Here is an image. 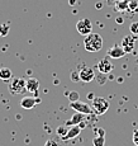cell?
Segmentation results:
<instances>
[{
	"label": "cell",
	"mask_w": 138,
	"mask_h": 146,
	"mask_svg": "<svg viewBox=\"0 0 138 146\" xmlns=\"http://www.w3.org/2000/svg\"><path fill=\"white\" fill-rule=\"evenodd\" d=\"M84 47L89 52H99L103 48V38L99 33H90L84 38Z\"/></svg>",
	"instance_id": "cell-1"
},
{
	"label": "cell",
	"mask_w": 138,
	"mask_h": 146,
	"mask_svg": "<svg viewBox=\"0 0 138 146\" xmlns=\"http://www.w3.org/2000/svg\"><path fill=\"white\" fill-rule=\"evenodd\" d=\"M109 102L103 97H95L91 100V108H92V113L96 116H101V114L106 113V111L109 109Z\"/></svg>",
	"instance_id": "cell-2"
},
{
	"label": "cell",
	"mask_w": 138,
	"mask_h": 146,
	"mask_svg": "<svg viewBox=\"0 0 138 146\" xmlns=\"http://www.w3.org/2000/svg\"><path fill=\"white\" fill-rule=\"evenodd\" d=\"M27 92V84L23 78H13L9 83V93L12 95H20Z\"/></svg>",
	"instance_id": "cell-3"
},
{
	"label": "cell",
	"mask_w": 138,
	"mask_h": 146,
	"mask_svg": "<svg viewBox=\"0 0 138 146\" xmlns=\"http://www.w3.org/2000/svg\"><path fill=\"white\" fill-rule=\"evenodd\" d=\"M76 29L81 36H88L92 32V23L89 18H83L76 23Z\"/></svg>",
	"instance_id": "cell-4"
},
{
	"label": "cell",
	"mask_w": 138,
	"mask_h": 146,
	"mask_svg": "<svg viewBox=\"0 0 138 146\" xmlns=\"http://www.w3.org/2000/svg\"><path fill=\"white\" fill-rule=\"evenodd\" d=\"M70 108L75 109V112L79 113H84V114H91L92 113V108L86 103H83L80 100H76V102H70Z\"/></svg>",
	"instance_id": "cell-5"
},
{
	"label": "cell",
	"mask_w": 138,
	"mask_h": 146,
	"mask_svg": "<svg viewBox=\"0 0 138 146\" xmlns=\"http://www.w3.org/2000/svg\"><path fill=\"white\" fill-rule=\"evenodd\" d=\"M96 69L99 70L101 74H109V72H112L114 70V65L112 64V61L108 57H104L96 64Z\"/></svg>",
	"instance_id": "cell-6"
},
{
	"label": "cell",
	"mask_w": 138,
	"mask_h": 146,
	"mask_svg": "<svg viewBox=\"0 0 138 146\" xmlns=\"http://www.w3.org/2000/svg\"><path fill=\"white\" fill-rule=\"evenodd\" d=\"M79 74H80V80L84 81V83H90V81H92L95 79L94 70L89 66H84L83 69L79 71Z\"/></svg>",
	"instance_id": "cell-7"
},
{
	"label": "cell",
	"mask_w": 138,
	"mask_h": 146,
	"mask_svg": "<svg viewBox=\"0 0 138 146\" xmlns=\"http://www.w3.org/2000/svg\"><path fill=\"white\" fill-rule=\"evenodd\" d=\"M125 55H127V52L124 51V48H123L120 44H114V46H112L108 50V56L112 58H114V60L124 57Z\"/></svg>",
	"instance_id": "cell-8"
},
{
	"label": "cell",
	"mask_w": 138,
	"mask_h": 146,
	"mask_svg": "<svg viewBox=\"0 0 138 146\" xmlns=\"http://www.w3.org/2000/svg\"><path fill=\"white\" fill-rule=\"evenodd\" d=\"M134 42H136V38H134V36L128 35V36H124V37H123L120 46L124 48V51L127 53H131L132 51H133V48H134Z\"/></svg>",
	"instance_id": "cell-9"
},
{
	"label": "cell",
	"mask_w": 138,
	"mask_h": 146,
	"mask_svg": "<svg viewBox=\"0 0 138 146\" xmlns=\"http://www.w3.org/2000/svg\"><path fill=\"white\" fill-rule=\"evenodd\" d=\"M86 114L84 113H79V112H75L74 114H72V117L70 118L69 121H67L65 125L67 126V127H71V126H77L79 123H83L84 119H85Z\"/></svg>",
	"instance_id": "cell-10"
},
{
	"label": "cell",
	"mask_w": 138,
	"mask_h": 146,
	"mask_svg": "<svg viewBox=\"0 0 138 146\" xmlns=\"http://www.w3.org/2000/svg\"><path fill=\"white\" fill-rule=\"evenodd\" d=\"M38 103H39V99L36 100V98H33V97H24L20 100V107L23 109H32Z\"/></svg>",
	"instance_id": "cell-11"
},
{
	"label": "cell",
	"mask_w": 138,
	"mask_h": 146,
	"mask_svg": "<svg viewBox=\"0 0 138 146\" xmlns=\"http://www.w3.org/2000/svg\"><path fill=\"white\" fill-rule=\"evenodd\" d=\"M25 84H27V92L33 93V94H36L38 92V88H39L38 79H36V78H28L25 80Z\"/></svg>",
	"instance_id": "cell-12"
},
{
	"label": "cell",
	"mask_w": 138,
	"mask_h": 146,
	"mask_svg": "<svg viewBox=\"0 0 138 146\" xmlns=\"http://www.w3.org/2000/svg\"><path fill=\"white\" fill-rule=\"evenodd\" d=\"M81 132V127L80 126H71V127L69 128V131H67V133L65 135V136L62 137V139L66 141V140H71V139H75L76 136H79Z\"/></svg>",
	"instance_id": "cell-13"
},
{
	"label": "cell",
	"mask_w": 138,
	"mask_h": 146,
	"mask_svg": "<svg viewBox=\"0 0 138 146\" xmlns=\"http://www.w3.org/2000/svg\"><path fill=\"white\" fill-rule=\"evenodd\" d=\"M13 78V74H12V70L8 69V67H0V79L4 80V81H8Z\"/></svg>",
	"instance_id": "cell-14"
},
{
	"label": "cell",
	"mask_w": 138,
	"mask_h": 146,
	"mask_svg": "<svg viewBox=\"0 0 138 146\" xmlns=\"http://www.w3.org/2000/svg\"><path fill=\"white\" fill-rule=\"evenodd\" d=\"M92 144H94V146H104V144H105L104 135H98V136L92 140Z\"/></svg>",
	"instance_id": "cell-15"
},
{
	"label": "cell",
	"mask_w": 138,
	"mask_h": 146,
	"mask_svg": "<svg viewBox=\"0 0 138 146\" xmlns=\"http://www.w3.org/2000/svg\"><path fill=\"white\" fill-rule=\"evenodd\" d=\"M10 28L8 24H0V37H7L9 35Z\"/></svg>",
	"instance_id": "cell-16"
},
{
	"label": "cell",
	"mask_w": 138,
	"mask_h": 146,
	"mask_svg": "<svg viewBox=\"0 0 138 146\" xmlns=\"http://www.w3.org/2000/svg\"><path fill=\"white\" fill-rule=\"evenodd\" d=\"M129 31L133 36H138V22H133V23L129 26Z\"/></svg>",
	"instance_id": "cell-17"
},
{
	"label": "cell",
	"mask_w": 138,
	"mask_h": 146,
	"mask_svg": "<svg viewBox=\"0 0 138 146\" xmlns=\"http://www.w3.org/2000/svg\"><path fill=\"white\" fill-rule=\"evenodd\" d=\"M67 131H69V130H67V126L66 125H65V126H60V127L57 128V132H58V135H60L61 137H63L67 133Z\"/></svg>",
	"instance_id": "cell-18"
},
{
	"label": "cell",
	"mask_w": 138,
	"mask_h": 146,
	"mask_svg": "<svg viewBox=\"0 0 138 146\" xmlns=\"http://www.w3.org/2000/svg\"><path fill=\"white\" fill-rule=\"evenodd\" d=\"M69 99H70V102H76V100H79V94L76 92H71L69 95Z\"/></svg>",
	"instance_id": "cell-19"
},
{
	"label": "cell",
	"mask_w": 138,
	"mask_h": 146,
	"mask_svg": "<svg viewBox=\"0 0 138 146\" xmlns=\"http://www.w3.org/2000/svg\"><path fill=\"white\" fill-rule=\"evenodd\" d=\"M71 80L74 81V83L79 81V80H80V74H79L77 71H72V74H71Z\"/></svg>",
	"instance_id": "cell-20"
},
{
	"label": "cell",
	"mask_w": 138,
	"mask_h": 146,
	"mask_svg": "<svg viewBox=\"0 0 138 146\" xmlns=\"http://www.w3.org/2000/svg\"><path fill=\"white\" fill-rule=\"evenodd\" d=\"M44 146H60V145H58V142L56 141L55 139H51V140H48V141L46 142V145Z\"/></svg>",
	"instance_id": "cell-21"
},
{
	"label": "cell",
	"mask_w": 138,
	"mask_h": 146,
	"mask_svg": "<svg viewBox=\"0 0 138 146\" xmlns=\"http://www.w3.org/2000/svg\"><path fill=\"white\" fill-rule=\"evenodd\" d=\"M133 144L138 146V128H136L133 132Z\"/></svg>",
	"instance_id": "cell-22"
},
{
	"label": "cell",
	"mask_w": 138,
	"mask_h": 146,
	"mask_svg": "<svg viewBox=\"0 0 138 146\" xmlns=\"http://www.w3.org/2000/svg\"><path fill=\"white\" fill-rule=\"evenodd\" d=\"M94 98H95V95L92 94V93H90V94H89V99H90V100H92Z\"/></svg>",
	"instance_id": "cell-23"
},
{
	"label": "cell",
	"mask_w": 138,
	"mask_h": 146,
	"mask_svg": "<svg viewBox=\"0 0 138 146\" xmlns=\"http://www.w3.org/2000/svg\"><path fill=\"white\" fill-rule=\"evenodd\" d=\"M117 22H118V23H123V19H122V17H119V18H117Z\"/></svg>",
	"instance_id": "cell-24"
},
{
	"label": "cell",
	"mask_w": 138,
	"mask_h": 146,
	"mask_svg": "<svg viewBox=\"0 0 138 146\" xmlns=\"http://www.w3.org/2000/svg\"><path fill=\"white\" fill-rule=\"evenodd\" d=\"M70 4L74 5V4H75V0H70Z\"/></svg>",
	"instance_id": "cell-25"
}]
</instances>
